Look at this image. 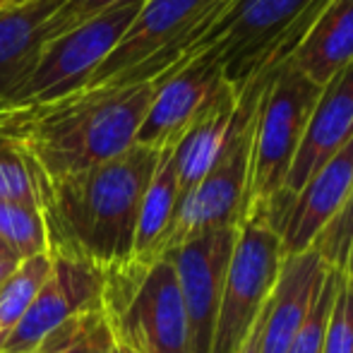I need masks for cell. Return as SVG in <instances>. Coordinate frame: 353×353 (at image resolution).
I'll return each instance as SVG.
<instances>
[{"instance_id":"1","label":"cell","mask_w":353,"mask_h":353,"mask_svg":"<svg viewBox=\"0 0 353 353\" xmlns=\"http://www.w3.org/2000/svg\"><path fill=\"white\" fill-rule=\"evenodd\" d=\"M157 149L132 144L125 154L82 173L48 181L32 166L48 252L108 272L132 260L142 197L159 163Z\"/></svg>"},{"instance_id":"2","label":"cell","mask_w":353,"mask_h":353,"mask_svg":"<svg viewBox=\"0 0 353 353\" xmlns=\"http://www.w3.org/2000/svg\"><path fill=\"white\" fill-rule=\"evenodd\" d=\"M154 84L92 87L39 106L0 108V140L12 142L48 181L82 173L135 144Z\"/></svg>"},{"instance_id":"3","label":"cell","mask_w":353,"mask_h":353,"mask_svg":"<svg viewBox=\"0 0 353 353\" xmlns=\"http://www.w3.org/2000/svg\"><path fill=\"white\" fill-rule=\"evenodd\" d=\"M233 0H144L111 56L84 89L159 82L207 51V37Z\"/></svg>"},{"instance_id":"4","label":"cell","mask_w":353,"mask_h":353,"mask_svg":"<svg viewBox=\"0 0 353 353\" xmlns=\"http://www.w3.org/2000/svg\"><path fill=\"white\" fill-rule=\"evenodd\" d=\"M101 312L113 341L132 353H190L185 305L166 255L103 272Z\"/></svg>"},{"instance_id":"5","label":"cell","mask_w":353,"mask_h":353,"mask_svg":"<svg viewBox=\"0 0 353 353\" xmlns=\"http://www.w3.org/2000/svg\"><path fill=\"white\" fill-rule=\"evenodd\" d=\"M327 0H233L207 37L226 82L241 92L252 77L288 61Z\"/></svg>"},{"instance_id":"6","label":"cell","mask_w":353,"mask_h":353,"mask_svg":"<svg viewBox=\"0 0 353 353\" xmlns=\"http://www.w3.org/2000/svg\"><path fill=\"white\" fill-rule=\"evenodd\" d=\"M320 92L288 61L267 74L252 123L245 216L265 214L281 195Z\"/></svg>"},{"instance_id":"7","label":"cell","mask_w":353,"mask_h":353,"mask_svg":"<svg viewBox=\"0 0 353 353\" xmlns=\"http://www.w3.org/2000/svg\"><path fill=\"white\" fill-rule=\"evenodd\" d=\"M267 74L252 77L238 92V118L231 142L226 144L212 171L185 197H181L171 236L166 243V252L207 231L241 228V223L245 221L252 123H255L257 101H260Z\"/></svg>"},{"instance_id":"8","label":"cell","mask_w":353,"mask_h":353,"mask_svg":"<svg viewBox=\"0 0 353 353\" xmlns=\"http://www.w3.org/2000/svg\"><path fill=\"white\" fill-rule=\"evenodd\" d=\"M283 248L265 214L250 212L238 228L223 279L210 353H238L279 279Z\"/></svg>"},{"instance_id":"9","label":"cell","mask_w":353,"mask_h":353,"mask_svg":"<svg viewBox=\"0 0 353 353\" xmlns=\"http://www.w3.org/2000/svg\"><path fill=\"white\" fill-rule=\"evenodd\" d=\"M142 5L144 0H128L43 43L37 68L5 108L51 103L87 87L94 72L118 46Z\"/></svg>"},{"instance_id":"10","label":"cell","mask_w":353,"mask_h":353,"mask_svg":"<svg viewBox=\"0 0 353 353\" xmlns=\"http://www.w3.org/2000/svg\"><path fill=\"white\" fill-rule=\"evenodd\" d=\"M238 228H216L171 248L163 255L171 260L185 305L190 353H210L223 279Z\"/></svg>"},{"instance_id":"11","label":"cell","mask_w":353,"mask_h":353,"mask_svg":"<svg viewBox=\"0 0 353 353\" xmlns=\"http://www.w3.org/2000/svg\"><path fill=\"white\" fill-rule=\"evenodd\" d=\"M51 255L53 262L46 281L37 291L22 320L5 336L0 353H37L39 344L63 322L99 307L101 303L103 274L97 267L61 252Z\"/></svg>"},{"instance_id":"12","label":"cell","mask_w":353,"mask_h":353,"mask_svg":"<svg viewBox=\"0 0 353 353\" xmlns=\"http://www.w3.org/2000/svg\"><path fill=\"white\" fill-rule=\"evenodd\" d=\"M223 84H228L226 74L212 48L154 82V97L135 144L157 152L176 147L197 113Z\"/></svg>"},{"instance_id":"13","label":"cell","mask_w":353,"mask_h":353,"mask_svg":"<svg viewBox=\"0 0 353 353\" xmlns=\"http://www.w3.org/2000/svg\"><path fill=\"white\" fill-rule=\"evenodd\" d=\"M353 137V63L346 70H341L332 82L322 87L312 113L307 118L305 132H303L301 147L293 159V166L283 183L281 195L274 205L265 212L267 221H272L276 212L286 202L298 195L303 185L310 181L312 173H317L346 142Z\"/></svg>"},{"instance_id":"14","label":"cell","mask_w":353,"mask_h":353,"mask_svg":"<svg viewBox=\"0 0 353 353\" xmlns=\"http://www.w3.org/2000/svg\"><path fill=\"white\" fill-rule=\"evenodd\" d=\"M353 188V137L310 181L298 190L291 202L272 216V228L279 233L283 255L310 250L312 241L336 216Z\"/></svg>"},{"instance_id":"15","label":"cell","mask_w":353,"mask_h":353,"mask_svg":"<svg viewBox=\"0 0 353 353\" xmlns=\"http://www.w3.org/2000/svg\"><path fill=\"white\" fill-rule=\"evenodd\" d=\"M330 267L312 250L283 255L279 279L262 310L260 353H288L293 336L305 322Z\"/></svg>"},{"instance_id":"16","label":"cell","mask_w":353,"mask_h":353,"mask_svg":"<svg viewBox=\"0 0 353 353\" xmlns=\"http://www.w3.org/2000/svg\"><path fill=\"white\" fill-rule=\"evenodd\" d=\"M236 118L238 92L231 84H223L173 147V166H176L181 197H185L219 161L236 130Z\"/></svg>"},{"instance_id":"17","label":"cell","mask_w":353,"mask_h":353,"mask_svg":"<svg viewBox=\"0 0 353 353\" xmlns=\"http://www.w3.org/2000/svg\"><path fill=\"white\" fill-rule=\"evenodd\" d=\"M65 0H34L0 10V108L10 106L46 43L43 24Z\"/></svg>"},{"instance_id":"18","label":"cell","mask_w":353,"mask_h":353,"mask_svg":"<svg viewBox=\"0 0 353 353\" xmlns=\"http://www.w3.org/2000/svg\"><path fill=\"white\" fill-rule=\"evenodd\" d=\"M288 63L317 87L346 70L353 63V0H327Z\"/></svg>"},{"instance_id":"19","label":"cell","mask_w":353,"mask_h":353,"mask_svg":"<svg viewBox=\"0 0 353 353\" xmlns=\"http://www.w3.org/2000/svg\"><path fill=\"white\" fill-rule=\"evenodd\" d=\"M178 178L173 166V147L161 149L157 171L142 197L140 219L135 233V252L132 257L140 262H157L166 252L173 219L178 210Z\"/></svg>"},{"instance_id":"20","label":"cell","mask_w":353,"mask_h":353,"mask_svg":"<svg viewBox=\"0 0 353 353\" xmlns=\"http://www.w3.org/2000/svg\"><path fill=\"white\" fill-rule=\"evenodd\" d=\"M113 344L116 341L99 305L63 322L39 344L37 353H111Z\"/></svg>"},{"instance_id":"21","label":"cell","mask_w":353,"mask_h":353,"mask_svg":"<svg viewBox=\"0 0 353 353\" xmlns=\"http://www.w3.org/2000/svg\"><path fill=\"white\" fill-rule=\"evenodd\" d=\"M51 252L29 257L0 286V344L12 332V327L22 320L27 307L32 305L37 291L41 288V283L46 281L48 272H51Z\"/></svg>"},{"instance_id":"22","label":"cell","mask_w":353,"mask_h":353,"mask_svg":"<svg viewBox=\"0 0 353 353\" xmlns=\"http://www.w3.org/2000/svg\"><path fill=\"white\" fill-rule=\"evenodd\" d=\"M0 238L17 260H29L48 252L46 223L34 205L0 202Z\"/></svg>"},{"instance_id":"23","label":"cell","mask_w":353,"mask_h":353,"mask_svg":"<svg viewBox=\"0 0 353 353\" xmlns=\"http://www.w3.org/2000/svg\"><path fill=\"white\" fill-rule=\"evenodd\" d=\"M310 250L317 252L330 270L341 272V274L349 270L353 260V188L336 216L312 241Z\"/></svg>"},{"instance_id":"24","label":"cell","mask_w":353,"mask_h":353,"mask_svg":"<svg viewBox=\"0 0 353 353\" xmlns=\"http://www.w3.org/2000/svg\"><path fill=\"white\" fill-rule=\"evenodd\" d=\"M339 279L341 272L330 270L325 276L320 293H317L315 303H312L310 312H307L305 322L301 325L298 334L293 336L288 353H322V344H325V332L327 322H330V312L334 305L336 291H339Z\"/></svg>"},{"instance_id":"25","label":"cell","mask_w":353,"mask_h":353,"mask_svg":"<svg viewBox=\"0 0 353 353\" xmlns=\"http://www.w3.org/2000/svg\"><path fill=\"white\" fill-rule=\"evenodd\" d=\"M0 202L39 207L37 188L27 159L8 140H0Z\"/></svg>"},{"instance_id":"26","label":"cell","mask_w":353,"mask_h":353,"mask_svg":"<svg viewBox=\"0 0 353 353\" xmlns=\"http://www.w3.org/2000/svg\"><path fill=\"white\" fill-rule=\"evenodd\" d=\"M322 353H353V286L344 274L327 322Z\"/></svg>"},{"instance_id":"27","label":"cell","mask_w":353,"mask_h":353,"mask_svg":"<svg viewBox=\"0 0 353 353\" xmlns=\"http://www.w3.org/2000/svg\"><path fill=\"white\" fill-rule=\"evenodd\" d=\"M121 3H128V0H65L61 8L56 10L51 19L43 24V37L46 41L56 37H63L65 32H70L77 24L87 22V19L101 14L103 10L116 8Z\"/></svg>"},{"instance_id":"28","label":"cell","mask_w":353,"mask_h":353,"mask_svg":"<svg viewBox=\"0 0 353 353\" xmlns=\"http://www.w3.org/2000/svg\"><path fill=\"white\" fill-rule=\"evenodd\" d=\"M260 336H262V315H260V320H257V325L252 327L250 336H248L245 344L241 346L238 353H260Z\"/></svg>"},{"instance_id":"29","label":"cell","mask_w":353,"mask_h":353,"mask_svg":"<svg viewBox=\"0 0 353 353\" xmlns=\"http://www.w3.org/2000/svg\"><path fill=\"white\" fill-rule=\"evenodd\" d=\"M19 265H22V260H17L14 255L0 257V286H3V283L10 279V274H12V272L17 270Z\"/></svg>"},{"instance_id":"30","label":"cell","mask_w":353,"mask_h":353,"mask_svg":"<svg viewBox=\"0 0 353 353\" xmlns=\"http://www.w3.org/2000/svg\"><path fill=\"white\" fill-rule=\"evenodd\" d=\"M24 3H34V0H0V10L12 8V5H24Z\"/></svg>"},{"instance_id":"31","label":"cell","mask_w":353,"mask_h":353,"mask_svg":"<svg viewBox=\"0 0 353 353\" xmlns=\"http://www.w3.org/2000/svg\"><path fill=\"white\" fill-rule=\"evenodd\" d=\"M10 255H12V252L8 250V245H5L3 238H0V257H10Z\"/></svg>"},{"instance_id":"32","label":"cell","mask_w":353,"mask_h":353,"mask_svg":"<svg viewBox=\"0 0 353 353\" xmlns=\"http://www.w3.org/2000/svg\"><path fill=\"white\" fill-rule=\"evenodd\" d=\"M111 353H132V351H130V349H125V346H121V344H113Z\"/></svg>"},{"instance_id":"33","label":"cell","mask_w":353,"mask_h":353,"mask_svg":"<svg viewBox=\"0 0 353 353\" xmlns=\"http://www.w3.org/2000/svg\"><path fill=\"white\" fill-rule=\"evenodd\" d=\"M344 276H346V279H349V283H351V286H353V260H351L349 270H346V272H344Z\"/></svg>"}]
</instances>
